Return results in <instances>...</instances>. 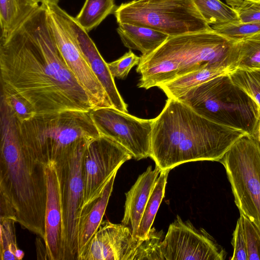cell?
I'll list each match as a JSON object with an SVG mask.
<instances>
[{"label": "cell", "instance_id": "4", "mask_svg": "<svg viewBox=\"0 0 260 260\" xmlns=\"http://www.w3.org/2000/svg\"><path fill=\"white\" fill-rule=\"evenodd\" d=\"M210 29L169 36L151 53L141 56L138 87L148 89L208 65L235 69L236 41Z\"/></svg>", "mask_w": 260, "mask_h": 260}, {"label": "cell", "instance_id": "37", "mask_svg": "<svg viewBox=\"0 0 260 260\" xmlns=\"http://www.w3.org/2000/svg\"><path fill=\"white\" fill-rule=\"evenodd\" d=\"M41 3L46 5V6H50L52 5H58L60 0H41Z\"/></svg>", "mask_w": 260, "mask_h": 260}, {"label": "cell", "instance_id": "13", "mask_svg": "<svg viewBox=\"0 0 260 260\" xmlns=\"http://www.w3.org/2000/svg\"><path fill=\"white\" fill-rule=\"evenodd\" d=\"M48 9L61 21L75 42L94 75L106 92L113 107L127 113V106L116 86L107 63L104 60L94 43L85 31L71 16L58 5L48 6Z\"/></svg>", "mask_w": 260, "mask_h": 260}, {"label": "cell", "instance_id": "34", "mask_svg": "<svg viewBox=\"0 0 260 260\" xmlns=\"http://www.w3.org/2000/svg\"><path fill=\"white\" fill-rule=\"evenodd\" d=\"M232 244L234 250L232 257L230 258L231 260H248L242 218L241 215L237 220L236 228L233 234Z\"/></svg>", "mask_w": 260, "mask_h": 260}, {"label": "cell", "instance_id": "32", "mask_svg": "<svg viewBox=\"0 0 260 260\" xmlns=\"http://www.w3.org/2000/svg\"><path fill=\"white\" fill-rule=\"evenodd\" d=\"M241 23L260 21V3L249 0H225Z\"/></svg>", "mask_w": 260, "mask_h": 260}, {"label": "cell", "instance_id": "26", "mask_svg": "<svg viewBox=\"0 0 260 260\" xmlns=\"http://www.w3.org/2000/svg\"><path fill=\"white\" fill-rule=\"evenodd\" d=\"M10 218L0 219V256L1 260H20L24 255L17 244L15 223Z\"/></svg>", "mask_w": 260, "mask_h": 260}, {"label": "cell", "instance_id": "27", "mask_svg": "<svg viewBox=\"0 0 260 260\" xmlns=\"http://www.w3.org/2000/svg\"><path fill=\"white\" fill-rule=\"evenodd\" d=\"M229 75L232 82L253 99L260 108V69L236 68Z\"/></svg>", "mask_w": 260, "mask_h": 260}, {"label": "cell", "instance_id": "5", "mask_svg": "<svg viewBox=\"0 0 260 260\" xmlns=\"http://www.w3.org/2000/svg\"><path fill=\"white\" fill-rule=\"evenodd\" d=\"M20 129L25 145L46 164L100 135L89 112L76 110L36 114L20 122Z\"/></svg>", "mask_w": 260, "mask_h": 260}, {"label": "cell", "instance_id": "20", "mask_svg": "<svg viewBox=\"0 0 260 260\" xmlns=\"http://www.w3.org/2000/svg\"><path fill=\"white\" fill-rule=\"evenodd\" d=\"M117 32L124 46L147 55L160 46L169 37L155 29L137 25L119 23Z\"/></svg>", "mask_w": 260, "mask_h": 260}, {"label": "cell", "instance_id": "17", "mask_svg": "<svg viewBox=\"0 0 260 260\" xmlns=\"http://www.w3.org/2000/svg\"><path fill=\"white\" fill-rule=\"evenodd\" d=\"M161 170L156 166H149L138 178L131 188L125 193L124 212L121 223L128 226L135 238L147 202Z\"/></svg>", "mask_w": 260, "mask_h": 260}, {"label": "cell", "instance_id": "8", "mask_svg": "<svg viewBox=\"0 0 260 260\" xmlns=\"http://www.w3.org/2000/svg\"><path fill=\"white\" fill-rule=\"evenodd\" d=\"M224 167L240 213L260 230V146L250 135L238 140L219 161Z\"/></svg>", "mask_w": 260, "mask_h": 260}, {"label": "cell", "instance_id": "12", "mask_svg": "<svg viewBox=\"0 0 260 260\" xmlns=\"http://www.w3.org/2000/svg\"><path fill=\"white\" fill-rule=\"evenodd\" d=\"M164 260H224L225 249L204 229L179 216L169 225L161 245Z\"/></svg>", "mask_w": 260, "mask_h": 260}, {"label": "cell", "instance_id": "16", "mask_svg": "<svg viewBox=\"0 0 260 260\" xmlns=\"http://www.w3.org/2000/svg\"><path fill=\"white\" fill-rule=\"evenodd\" d=\"M47 202L45 219V244L49 260H63L62 209L59 185L53 162L46 167Z\"/></svg>", "mask_w": 260, "mask_h": 260}, {"label": "cell", "instance_id": "15", "mask_svg": "<svg viewBox=\"0 0 260 260\" xmlns=\"http://www.w3.org/2000/svg\"><path fill=\"white\" fill-rule=\"evenodd\" d=\"M141 241L128 226L102 220L77 260H134Z\"/></svg>", "mask_w": 260, "mask_h": 260}, {"label": "cell", "instance_id": "33", "mask_svg": "<svg viewBox=\"0 0 260 260\" xmlns=\"http://www.w3.org/2000/svg\"><path fill=\"white\" fill-rule=\"evenodd\" d=\"M141 57L136 55L131 49L118 59L107 63L109 69L114 78L124 79L131 69L138 65Z\"/></svg>", "mask_w": 260, "mask_h": 260}, {"label": "cell", "instance_id": "3", "mask_svg": "<svg viewBox=\"0 0 260 260\" xmlns=\"http://www.w3.org/2000/svg\"><path fill=\"white\" fill-rule=\"evenodd\" d=\"M150 157L161 171L184 163L219 161L245 132L199 115L179 100L168 98L152 119Z\"/></svg>", "mask_w": 260, "mask_h": 260}, {"label": "cell", "instance_id": "18", "mask_svg": "<svg viewBox=\"0 0 260 260\" xmlns=\"http://www.w3.org/2000/svg\"><path fill=\"white\" fill-rule=\"evenodd\" d=\"M117 172V171H115L111 176L101 194L81 209L78 222L77 258L87 245L103 220L113 190Z\"/></svg>", "mask_w": 260, "mask_h": 260}, {"label": "cell", "instance_id": "14", "mask_svg": "<svg viewBox=\"0 0 260 260\" xmlns=\"http://www.w3.org/2000/svg\"><path fill=\"white\" fill-rule=\"evenodd\" d=\"M47 9L51 25L63 59L88 94L94 109L113 108L106 92L70 34L56 16L48 8Z\"/></svg>", "mask_w": 260, "mask_h": 260}, {"label": "cell", "instance_id": "9", "mask_svg": "<svg viewBox=\"0 0 260 260\" xmlns=\"http://www.w3.org/2000/svg\"><path fill=\"white\" fill-rule=\"evenodd\" d=\"M89 141L81 143L67 155L53 162L62 209L63 260L77 258L78 222L83 202V159Z\"/></svg>", "mask_w": 260, "mask_h": 260}, {"label": "cell", "instance_id": "24", "mask_svg": "<svg viewBox=\"0 0 260 260\" xmlns=\"http://www.w3.org/2000/svg\"><path fill=\"white\" fill-rule=\"evenodd\" d=\"M205 21L212 26L239 21L234 11L220 0H193Z\"/></svg>", "mask_w": 260, "mask_h": 260}, {"label": "cell", "instance_id": "25", "mask_svg": "<svg viewBox=\"0 0 260 260\" xmlns=\"http://www.w3.org/2000/svg\"><path fill=\"white\" fill-rule=\"evenodd\" d=\"M236 68L260 69V34L236 42Z\"/></svg>", "mask_w": 260, "mask_h": 260}, {"label": "cell", "instance_id": "7", "mask_svg": "<svg viewBox=\"0 0 260 260\" xmlns=\"http://www.w3.org/2000/svg\"><path fill=\"white\" fill-rule=\"evenodd\" d=\"M113 14L118 24L149 27L169 36L212 27L202 17L193 0H133L116 7Z\"/></svg>", "mask_w": 260, "mask_h": 260}, {"label": "cell", "instance_id": "31", "mask_svg": "<svg viewBox=\"0 0 260 260\" xmlns=\"http://www.w3.org/2000/svg\"><path fill=\"white\" fill-rule=\"evenodd\" d=\"M242 218L248 260H260V230L248 218Z\"/></svg>", "mask_w": 260, "mask_h": 260}, {"label": "cell", "instance_id": "1", "mask_svg": "<svg viewBox=\"0 0 260 260\" xmlns=\"http://www.w3.org/2000/svg\"><path fill=\"white\" fill-rule=\"evenodd\" d=\"M0 83L24 97L36 114L94 109L63 59L44 4L0 41Z\"/></svg>", "mask_w": 260, "mask_h": 260}, {"label": "cell", "instance_id": "21", "mask_svg": "<svg viewBox=\"0 0 260 260\" xmlns=\"http://www.w3.org/2000/svg\"><path fill=\"white\" fill-rule=\"evenodd\" d=\"M41 0H0V41L18 29L41 5Z\"/></svg>", "mask_w": 260, "mask_h": 260}, {"label": "cell", "instance_id": "23", "mask_svg": "<svg viewBox=\"0 0 260 260\" xmlns=\"http://www.w3.org/2000/svg\"><path fill=\"white\" fill-rule=\"evenodd\" d=\"M116 7L114 0H85L78 14L77 23L87 32L96 27Z\"/></svg>", "mask_w": 260, "mask_h": 260}, {"label": "cell", "instance_id": "2", "mask_svg": "<svg viewBox=\"0 0 260 260\" xmlns=\"http://www.w3.org/2000/svg\"><path fill=\"white\" fill-rule=\"evenodd\" d=\"M0 199L14 208L16 222L44 240L47 164L24 143L20 122L0 98Z\"/></svg>", "mask_w": 260, "mask_h": 260}, {"label": "cell", "instance_id": "28", "mask_svg": "<svg viewBox=\"0 0 260 260\" xmlns=\"http://www.w3.org/2000/svg\"><path fill=\"white\" fill-rule=\"evenodd\" d=\"M1 98L13 111L20 122L27 121L36 114L34 106L24 97L7 85L0 83Z\"/></svg>", "mask_w": 260, "mask_h": 260}, {"label": "cell", "instance_id": "10", "mask_svg": "<svg viewBox=\"0 0 260 260\" xmlns=\"http://www.w3.org/2000/svg\"><path fill=\"white\" fill-rule=\"evenodd\" d=\"M132 154L113 139L100 135L86 148L82 165L84 207L98 198L108 181Z\"/></svg>", "mask_w": 260, "mask_h": 260}, {"label": "cell", "instance_id": "22", "mask_svg": "<svg viewBox=\"0 0 260 260\" xmlns=\"http://www.w3.org/2000/svg\"><path fill=\"white\" fill-rule=\"evenodd\" d=\"M170 170H162L158 176L143 212L137 235L144 240L152 228L155 215L165 196V188Z\"/></svg>", "mask_w": 260, "mask_h": 260}, {"label": "cell", "instance_id": "11", "mask_svg": "<svg viewBox=\"0 0 260 260\" xmlns=\"http://www.w3.org/2000/svg\"><path fill=\"white\" fill-rule=\"evenodd\" d=\"M89 114L100 134L119 143L133 158L150 157L152 119L140 118L112 107L95 108Z\"/></svg>", "mask_w": 260, "mask_h": 260}, {"label": "cell", "instance_id": "29", "mask_svg": "<svg viewBox=\"0 0 260 260\" xmlns=\"http://www.w3.org/2000/svg\"><path fill=\"white\" fill-rule=\"evenodd\" d=\"M162 240V231L151 228L146 238L141 241L134 260H164L161 250Z\"/></svg>", "mask_w": 260, "mask_h": 260}, {"label": "cell", "instance_id": "36", "mask_svg": "<svg viewBox=\"0 0 260 260\" xmlns=\"http://www.w3.org/2000/svg\"><path fill=\"white\" fill-rule=\"evenodd\" d=\"M251 136L257 141L260 146V119L255 131Z\"/></svg>", "mask_w": 260, "mask_h": 260}, {"label": "cell", "instance_id": "30", "mask_svg": "<svg viewBox=\"0 0 260 260\" xmlns=\"http://www.w3.org/2000/svg\"><path fill=\"white\" fill-rule=\"evenodd\" d=\"M211 27L222 35L235 40L260 34V21L241 23L238 21Z\"/></svg>", "mask_w": 260, "mask_h": 260}, {"label": "cell", "instance_id": "35", "mask_svg": "<svg viewBox=\"0 0 260 260\" xmlns=\"http://www.w3.org/2000/svg\"><path fill=\"white\" fill-rule=\"evenodd\" d=\"M41 238V237H39L36 239L37 255L38 256H41L40 259H42L41 256H43V259H48L45 243H43L42 242V240H41L40 239Z\"/></svg>", "mask_w": 260, "mask_h": 260}, {"label": "cell", "instance_id": "19", "mask_svg": "<svg viewBox=\"0 0 260 260\" xmlns=\"http://www.w3.org/2000/svg\"><path fill=\"white\" fill-rule=\"evenodd\" d=\"M231 69L216 65H208L179 76L158 86L168 98L178 99L190 89L219 76L228 74Z\"/></svg>", "mask_w": 260, "mask_h": 260}, {"label": "cell", "instance_id": "6", "mask_svg": "<svg viewBox=\"0 0 260 260\" xmlns=\"http://www.w3.org/2000/svg\"><path fill=\"white\" fill-rule=\"evenodd\" d=\"M177 100L212 121L250 135L260 119L258 104L232 82L229 74L204 82Z\"/></svg>", "mask_w": 260, "mask_h": 260}]
</instances>
